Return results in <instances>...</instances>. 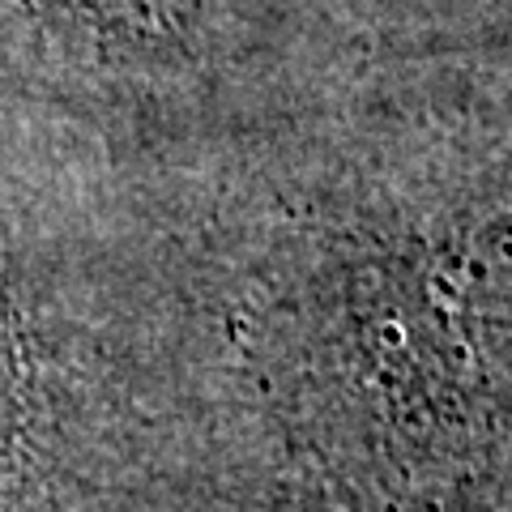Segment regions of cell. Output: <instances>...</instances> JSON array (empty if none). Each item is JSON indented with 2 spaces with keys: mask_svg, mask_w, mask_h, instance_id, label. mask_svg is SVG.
Returning <instances> with one entry per match:
<instances>
[{
  "mask_svg": "<svg viewBox=\"0 0 512 512\" xmlns=\"http://www.w3.org/2000/svg\"><path fill=\"white\" fill-rule=\"evenodd\" d=\"M231 512H342V508L316 478L286 466V461H274L239 495V504Z\"/></svg>",
  "mask_w": 512,
  "mask_h": 512,
  "instance_id": "cell-1",
  "label": "cell"
}]
</instances>
